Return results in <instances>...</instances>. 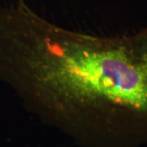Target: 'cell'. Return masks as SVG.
<instances>
[{
  "instance_id": "1",
  "label": "cell",
  "mask_w": 147,
  "mask_h": 147,
  "mask_svg": "<svg viewBox=\"0 0 147 147\" xmlns=\"http://www.w3.org/2000/svg\"><path fill=\"white\" fill-rule=\"evenodd\" d=\"M0 82L79 146L147 144V25L100 37L55 25L24 0L0 6Z\"/></svg>"
}]
</instances>
